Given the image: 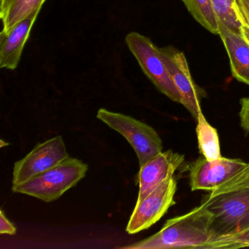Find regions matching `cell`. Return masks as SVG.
Masks as SVG:
<instances>
[{
    "mask_svg": "<svg viewBox=\"0 0 249 249\" xmlns=\"http://www.w3.org/2000/svg\"><path fill=\"white\" fill-rule=\"evenodd\" d=\"M248 164L238 159L208 160L202 156L189 167L191 189L211 192L238 175Z\"/></svg>",
    "mask_w": 249,
    "mask_h": 249,
    "instance_id": "9",
    "label": "cell"
},
{
    "mask_svg": "<svg viewBox=\"0 0 249 249\" xmlns=\"http://www.w3.org/2000/svg\"><path fill=\"white\" fill-rule=\"evenodd\" d=\"M241 109L240 112V124L242 128L246 132H249V97L240 100Z\"/></svg>",
    "mask_w": 249,
    "mask_h": 249,
    "instance_id": "20",
    "label": "cell"
},
{
    "mask_svg": "<svg viewBox=\"0 0 249 249\" xmlns=\"http://www.w3.org/2000/svg\"><path fill=\"white\" fill-rule=\"evenodd\" d=\"M28 0H1L0 14L3 30H8L22 20V14Z\"/></svg>",
    "mask_w": 249,
    "mask_h": 249,
    "instance_id": "16",
    "label": "cell"
},
{
    "mask_svg": "<svg viewBox=\"0 0 249 249\" xmlns=\"http://www.w3.org/2000/svg\"><path fill=\"white\" fill-rule=\"evenodd\" d=\"M0 233L1 234H15L17 228L6 218L3 211H0Z\"/></svg>",
    "mask_w": 249,
    "mask_h": 249,
    "instance_id": "22",
    "label": "cell"
},
{
    "mask_svg": "<svg viewBox=\"0 0 249 249\" xmlns=\"http://www.w3.org/2000/svg\"><path fill=\"white\" fill-rule=\"evenodd\" d=\"M246 186H249V163L248 164L247 167L243 171L240 172L238 175L234 176L233 178L230 179V180L226 182L219 187L211 191L210 195L214 196V195L222 193V192L246 187Z\"/></svg>",
    "mask_w": 249,
    "mask_h": 249,
    "instance_id": "18",
    "label": "cell"
},
{
    "mask_svg": "<svg viewBox=\"0 0 249 249\" xmlns=\"http://www.w3.org/2000/svg\"><path fill=\"white\" fill-rule=\"evenodd\" d=\"M125 40L150 81L170 100L181 103V96L170 78L159 48L156 47L148 37L135 32L129 33Z\"/></svg>",
    "mask_w": 249,
    "mask_h": 249,
    "instance_id": "5",
    "label": "cell"
},
{
    "mask_svg": "<svg viewBox=\"0 0 249 249\" xmlns=\"http://www.w3.org/2000/svg\"><path fill=\"white\" fill-rule=\"evenodd\" d=\"M88 169V165L84 161L69 157L53 168L28 181L12 186V191L37 198L46 202H52L76 186L85 177Z\"/></svg>",
    "mask_w": 249,
    "mask_h": 249,
    "instance_id": "3",
    "label": "cell"
},
{
    "mask_svg": "<svg viewBox=\"0 0 249 249\" xmlns=\"http://www.w3.org/2000/svg\"><path fill=\"white\" fill-rule=\"evenodd\" d=\"M236 11L240 22L249 28V0H235Z\"/></svg>",
    "mask_w": 249,
    "mask_h": 249,
    "instance_id": "19",
    "label": "cell"
},
{
    "mask_svg": "<svg viewBox=\"0 0 249 249\" xmlns=\"http://www.w3.org/2000/svg\"><path fill=\"white\" fill-rule=\"evenodd\" d=\"M241 36L244 38V40L247 42L249 45V28L244 23L241 22Z\"/></svg>",
    "mask_w": 249,
    "mask_h": 249,
    "instance_id": "23",
    "label": "cell"
},
{
    "mask_svg": "<svg viewBox=\"0 0 249 249\" xmlns=\"http://www.w3.org/2000/svg\"><path fill=\"white\" fill-rule=\"evenodd\" d=\"M185 157L172 150L161 152L141 167L138 173L140 202L146 197L160 183L174 176L184 161Z\"/></svg>",
    "mask_w": 249,
    "mask_h": 249,
    "instance_id": "10",
    "label": "cell"
},
{
    "mask_svg": "<svg viewBox=\"0 0 249 249\" xmlns=\"http://www.w3.org/2000/svg\"><path fill=\"white\" fill-rule=\"evenodd\" d=\"M46 0H28L22 14V20L35 12L40 13Z\"/></svg>",
    "mask_w": 249,
    "mask_h": 249,
    "instance_id": "21",
    "label": "cell"
},
{
    "mask_svg": "<svg viewBox=\"0 0 249 249\" xmlns=\"http://www.w3.org/2000/svg\"><path fill=\"white\" fill-rule=\"evenodd\" d=\"M201 205L211 214L210 237L205 249L224 237H231L249 229V186L211 196Z\"/></svg>",
    "mask_w": 249,
    "mask_h": 249,
    "instance_id": "2",
    "label": "cell"
},
{
    "mask_svg": "<svg viewBox=\"0 0 249 249\" xmlns=\"http://www.w3.org/2000/svg\"><path fill=\"white\" fill-rule=\"evenodd\" d=\"M97 118L123 135L135 150L140 167L162 152V141L155 129L129 116L101 108Z\"/></svg>",
    "mask_w": 249,
    "mask_h": 249,
    "instance_id": "4",
    "label": "cell"
},
{
    "mask_svg": "<svg viewBox=\"0 0 249 249\" xmlns=\"http://www.w3.org/2000/svg\"><path fill=\"white\" fill-rule=\"evenodd\" d=\"M196 122V132L200 154L208 160L221 157L218 132L208 123L202 111L199 113Z\"/></svg>",
    "mask_w": 249,
    "mask_h": 249,
    "instance_id": "13",
    "label": "cell"
},
{
    "mask_svg": "<svg viewBox=\"0 0 249 249\" xmlns=\"http://www.w3.org/2000/svg\"><path fill=\"white\" fill-rule=\"evenodd\" d=\"M218 23L231 33L241 36L242 24L236 11L235 0H211Z\"/></svg>",
    "mask_w": 249,
    "mask_h": 249,
    "instance_id": "15",
    "label": "cell"
},
{
    "mask_svg": "<svg viewBox=\"0 0 249 249\" xmlns=\"http://www.w3.org/2000/svg\"><path fill=\"white\" fill-rule=\"evenodd\" d=\"M249 247V229L231 237H224L210 245L208 249H231Z\"/></svg>",
    "mask_w": 249,
    "mask_h": 249,
    "instance_id": "17",
    "label": "cell"
},
{
    "mask_svg": "<svg viewBox=\"0 0 249 249\" xmlns=\"http://www.w3.org/2000/svg\"><path fill=\"white\" fill-rule=\"evenodd\" d=\"M195 20L213 34H219L218 18L211 0H183Z\"/></svg>",
    "mask_w": 249,
    "mask_h": 249,
    "instance_id": "14",
    "label": "cell"
},
{
    "mask_svg": "<svg viewBox=\"0 0 249 249\" xmlns=\"http://www.w3.org/2000/svg\"><path fill=\"white\" fill-rule=\"evenodd\" d=\"M62 136L37 144L14 164L13 186H18L53 168L69 157Z\"/></svg>",
    "mask_w": 249,
    "mask_h": 249,
    "instance_id": "6",
    "label": "cell"
},
{
    "mask_svg": "<svg viewBox=\"0 0 249 249\" xmlns=\"http://www.w3.org/2000/svg\"><path fill=\"white\" fill-rule=\"evenodd\" d=\"M38 12L33 13L0 35V68L15 70L18 67L26 42L30 37Z\"/></svg>",
    "mask_w": 249,
    "mask_h": 249,
    "instance_id": "11",
    "label": "cell"
},
{
    "mask_svg": "<svg viewBox=\"0 0 249 249\" xmlns=\"http://www.w3.org/2000/svg\"><path fill=\"white\" fill-rule=\"evenodd\" d=\"M177 183L174 176L160 183L146 197L137 202L126 230L133 234L150 228L160 221L174 204Z\"/></svg>",
    "mask_w": 249,
    "mask_h": 249,
    "instance_id": "7",
    "label": "cell"
},
{
    "mask_svg": "<svg viewBox=\"0 0 249 249\" xmlns=\"http://www.w3.org/2000/svg\"><path fill=\"white\" fill-rule=\"evenodd\" d=\"M218 26V35L228 53L233 77L249 85V45L242 36L231 33L221 23Z\"/></svg>",
    "mask_w": 249,
    "mask_h": 249,
    "instance_id": "12",
    "label": "cell"
},
{
    "mask_svg": "<svg viewBox=\"0 0 249 249\" xmlns=\"http://www.w3.org/2000/svg\"><path fill=\"white\" fill-rule=\"evenodd\" d=\"M211 219V214L200 205L184 215L169 219L154 235L121 248L205 249L209 240Z\"/></svg>",
    "mask_w": 249,
    "mask_h": 249,
    "instance_id": "1",
    "label": "cell"
},
{
    "mask_svg": "<svg viewBox=\"0 0 249 249\" xmlns=\"http://www.w3.org/2000/svg\"><path fill=\"white\" fill-rule=\"evenodd\" d=\"M159 49L170 78L181 96V104L196 120L202 111L200 100L206 94L192 79L183 53L173 47Z\"/></svg>",
    "mask_w": 249,
    "mask_h": 249,
    "instance_id": "8",
    "label": "cell"
}]
</instances>
